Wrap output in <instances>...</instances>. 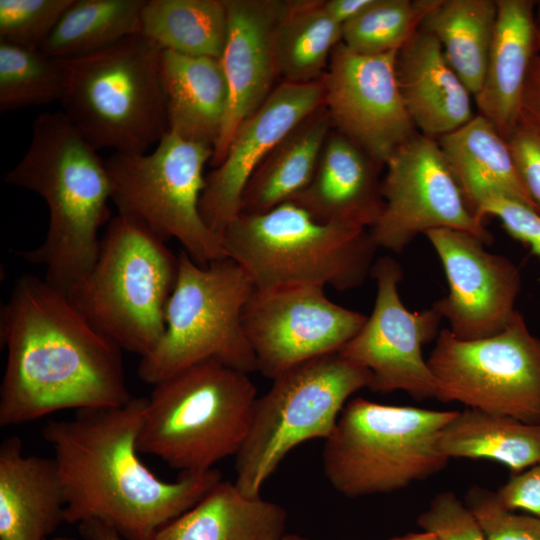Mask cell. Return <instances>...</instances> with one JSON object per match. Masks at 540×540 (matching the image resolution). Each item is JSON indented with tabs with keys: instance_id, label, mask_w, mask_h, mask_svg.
Here are the masks:
<instances>
[{
	"instance_id": "obj_1",
	"label": "cell",
	"mask_w": 540,
	"mask_h": 540,
	"mask_svg": "<svg viewBox=\"0 0 540 540\" xmlns=\"http://www.w3.org/2000/svg\"><path fill=\"white\" fill-rule=\"evenodd\" d=\"M0 340L7 350L2 427L65 409L116 407L132 398L123 350L46 280H17L0 310Z\"/></svg>"
},
{
	"instance_id": "obj_2",
	"label": "cell",
	"mask_w": 540,
	"mask_h": 540,
	"mask_svg": "<svg viewBox=\"0 0 540 540\" xmlns=\"http://www.w3.org/2000/svg\"><path fill=\"white\" fill-rule=\"evenodd\" d=\"M146 402L147 397H132L45 425L42 435L64 486L65 522L98 520L124 540H153L222 480L214 468L167 482L144 465L137 439Z\"/></svg>"
},
{
	"instance_id": "obj_3",
	"label": "cell",
	"mask_w": 540,
	"mask_h": 540,
	"mask_svg": "<svg viewBox=\"0 0 540 540\" xmlns=\"http://www.w3.org/2000/svg\"><path fill=\"white\" fill-rule=\"evenodd\" d=\"M3 181L37 193L46 202L44 242L21 256L43 265L45 280L66 294L98 257V231L109 218L112 197L105 160L62 111L45 112L34 120L27 151Z\"/></svg>"
},
{
	"instance_id": "obj_4",
	"label": "cell",
	"mask_w": 540,
	"mask_h": 540,
	"mask_svg": "<svg viewBox=\"0 0 540 540\" xmlns=\"http://www.w3.org/2000/svg\"><path fill=\"white\" fill-rule=\"evenodd\" d=\"M221 241L225 255L243 268L256 291L356 288L371 273L378 248L369 229L319 222L293 201L262 213H240Z\"/></svg>"
},
{
	"instance_id": "obj_5",
	"label": "cell",
	"mask_w": 540,
	"mask_h": 540,
	"mask_svg": "<svg viewBox=\"0 0 540 540\" xmlns=\"http://www.w3.org/2000/svg\"><path fill=\"white\" fill-rule=\"evenodd\" d=\"M153 386L137 439L139 453L160 458L180 474L212 470L238 453L258 398L248 373L206 360Z\"/></svg>"
},
{
	"instance_id": "obj_6",
	"label": "cell",
	"mask_w": 540,
	"mask_h": 540,
	"mask_svg": "<svg viewBox=\"0 0 540 540\" xmlns=\"http://www.w3.org/2000/svg\"><path fill=\"white\" fill-rule=\"evenodd\" d=\"M160 54L159 47L137 33L105 49L63 59L62 112L96 151L146 153L168 133Z\"/></svg>"
},
{
	"instance_id": "obj_7",
	"label": "cell",
	"mask_w": 540,
	"mask_h": 540,
	"mask_svg": "<svg viewBox=\"0 0 540 540\" xmlns=\"http://www.w3.org/2000/svg\"><path fill=\"white\" fill-rule=\"evenodd\" d=\"M165 240L118 213L101 238L96 262L67 293L72 304L122 350L143 357L165 329L178 255Z\"/></svg>"
},
{
	"instance_id": "obj_8",
	"label": "cell",
	"mask_w": 540,
	"mask_h": 540,
	"mask_svg": "<svg viewBox=\"0 0 540 540\" xmlns=\"http://www.w3.org/2000/svg\"><path fill=\"white\" fill-rule=\"evenodd\" d=\"M456 411L395 406L361 397L346 403L322 450L324 475L348 498L392 493L443 470L438 437Z\"/></svg>"
},
{
	"instance_id": "obj_9",
	"label": "cell",
	"mask_w": 540,
	"mask_h": 540,
	"mask_svg": "<svg viewBox=\"0 0 540 540\" xmlns=\"http://www.w3.org/2000/svg\"><path fill=\"white\" fill-rule=\"evenodd\" d=\"M254 286L229 257L201 266L184 250L165 309V329L154 349L141 357L138 376L155 385L193 364L216 360L248 374L257 371L243 327Z\"/></svg>"
},
{
	"instance_id": "obj_10",
	"label": "cell",
	"mask_w": 540,
	"mask_h": 540,
	"mask_svg": "<svg viewBox=\"0 0 540 540\" xmlns=\"http://www.w3.org/2000/svg\"><path fill=\"white\" fill-rule=\"evenodd\" d=\"M258 397L248 434L235 455V485L261 495L266 480L287 454L312 439H326L347 400L369 388L370 372L339 352L291 367Z\"/></svg>"
},
{
	"instance_id": "obj_11",
	"label": "cell",
	"mask_w": 540,
	"mask_h": 540,
	"mask_svg": "<svg viewBox=\"0 0 540 540\" xmlns=\"http://www.w3.org/2000/svg\"><path fill=\"white\" fill-rule=\"evenodd\" d=\"M212 156L211 146L168 131L150 152H115L105 160L119 213L165 241L176 239L201 266L226 257L221 237L200 213L203 171Z\"/></svg>"
},
{
	"instance_id": "obj_12",
	"label": "cell",
	"mask_w": 540,
	"mask_h": 540,
	"mask_svg": "<svg viewBox=\"0 0 540 540\" xmlns=\"http://www.w3.org/2000/svg\"><path fill=\"white\" fill-rule=\"evenodd\" d=\"M427 363L437 400L540 424V339L518 311L500 333L482 339L442 329Z\"/></svg>"
},
{
	"instance_id": "obj_13",
	"label": "cell",
	"mask_w": 540,
	"mask_h": 540,
	"mask_svg": "<svg viewBox=\"0 0 540 540\" xmlns=\"http://www.w3.org/2000/svg\"><path fill=\"white\" fill-rule=\"evenodd\" d=\"M382 211L369 229L377 247L401 252L419 234L449 228L484 243L490 233L468 205L437 140L417 133L385 163Z\"/></svg>"
},
{
	"instance_id": "obj_14",
	"label": "cell",
	"mask_w": 540,
	"mask_h": 540,
	"mask_svg": "<svg viewBox=\"0 0 540 540\" xmlns=\"http://www.w3.org/2000/svg\"><path fill=\"white\" fill-rule=\"evenodd\" d=\"M371 274L377 285L372 313L339 353L370 372L372 392L436 398L438 384L422 348L437 338L442 318L432 308L411 312L404 306L398 290L402 269L393 258H379Z\"/></svg>"
},
{
	"instance_id": "obj_15",
	"label": "cell",
	"mask_w": 540,
	"mask_h": 540,
	"mask_svg": "<svg viewBox=\"0 0 540 540\" xmlns=\"http://www.w3.org/2000/svg\"><path fill=\"white\" fill-rule=\"evenodd\" d=\"M366 319L331 301L319 286L254 290L242 317L257 371L271 379L305 361L338 353Z\"/></svg>"
},
{
	"instance_id": "obj_16",
	"label": "cell",
	"mask_w": 540,
	"mask_h": 540,
	"mask_svg": "<svg viewBox=\"0 0 540 540\" xmlns=\"http://www.w3.org/2000/svg\"><path fill=\"white\" fill-rule=\"evenodd\" d=\"M397 52L362 55L340 42L322 78L333 128L381 166L419 133L399 91Z\"/></svg>"
},
{
	"instance_id": "obj_17",
	"label": "cell",
	"mask_w": 540,
	"mask_h": 540,
	"mask_svg": "<svg viewBox=\"0 0 540 540\" xmlns=\"http://www.w3.org/2000/svg\"><path fill=\"white\" fill-rule=\"evenodd\" d=\"M443 265L448 294L432 309L447 319L458 339L500 333L511 321L521 287L519 269L508 258L485 250L477 236L440 228L425 233Z\"/></svg>"
},
{
	"instance_id": "obj_18",
	"label": "cell",
	"mask_w": 540,
	"mask_h": 540,
	"mask_svg": "<svg viewBox=\"0 0 540 540\" xmlns=\"http://www.w3.org/2000/svg\"><path fill=\"white\" fill-rule=\"evenodd\" d=\"M324 105L322 79L283 82L234 132L219 166L205 177L200 213L221 237L241 213L244 189L259 165L299 124Z\"/></svg>"
},
{
	"instance_id": "obj_19",
	"label": "cell",
	"mask_w": 540,
	"mask_h": 540,
	"mask_svg": "<svg viewBox=\"0 0 540 540\" xmlns=\"http://www.w3.org/2000/svg\"><path fill=\"white\" fill-rule=\"evenodd\" d=\"M286 1L226 0L228 33L220 58L228 87V104L210 165L225 157L239 125L254 113L274 90L279 77L276 30Z\"/></svg>"
},
{
	"instance_id": "obj_20",
	"label": "cell",
	"mask_w": 540,
	"mask_h": 540,
	"mask_svg": "<svg viewBox=\"0 0 540 540\" xmlns=\"http://www.w3.org/2000/svg\"><path fill=\"white\" fill-rule=\"evenodd\" d=\"M381 168L333 128L310 183L292 201L319 222L370 229L383 208L378 180Z\"/></svg>"
},
{
	"instance_id": "obj_21",
	"label": "cell",
	"mask_w": 540,
	"mask_h": 540,
	"mask_svg": "<svg viewBox=\"0 0 540 540\" xmlns=\"http://www.w3.org/2000/svg\"><path fill=\"white\" fill-rule=\"evenodd\" d=\"M395 69L404 105L420 134L437 140L474 117L471 93L432 35L418 29L398 50Z\"/></svg>"
},
{
	"instance_id": "obj_22",
	"label": "cell",
	"mask_w": 540,
	"mask_h": 540,
	"mask_svg": "<svg viewBox=\"0 0 540 540\" xmlns=\"http://www.w3.org/2000/svg\"><path fill=\"white\" fill-rule=\"evenodd\" d=\"M66 498L54 458L25 455L19 437L0 445V540H47L65 522Z\"/></svg>"
},
{
	"instance_id": "obj_23",
	"label": "cell",
	"mask_w": 540,
	"mask_h": 540,
	"mask_svg": "<svg viewBox=\"0 0 540 540\" xmlns=\"http://www.w3.org/2000/svg\"><path fill=\"white\" fill-rule=\"evenodd\" d=\"M496 2L494 37L484 81L474 99L479 115L507 140L519 121L528 71L537 54L536 2Z\"/></svg>"
},
{
	"instance_id": "obj_24",
	"label": "cell",
	"mask_w": 540,
	"mask_h": 540,
	"mask_svg": "<svg viewBox=\"0 0 540 540\" xmlns=\"http://www.w3.org/2000/svg\"><path fill=\"white\" fill-rule=\"evenodd\" d=\"M160 75L169 131L214 149L228 104L220 59L161 50Z\"/></svg>"
},
{
	"instance_id": "obj_25",
	"label": "cell",
	"mask_w": 540,
	"mask_h": 540,
	"mask_svg": "<svg viewBox=\"0 0 540 540\" xmlns=\"http://www.w3.org/2000/svg\"><path fill=\"white\" fill-rule=\"evenodd\" d=\"M286 524L282 506L261 495L246 496L222 479L153 540H283Z\"/></svg>"
},
{
	"instance_id": "obj_26",
	"label": "cell",
	"mask_w": 540,
	"mask_h": 540,
	"mask_svg": "<svg viewBox=\"0 0 540 540\" xmlns=\"http://www.w3.org/2000/svg\"><path fill=\"white\" fill-rule=\"evenodd\" d=\"M437 142L472 211L481 197L497 193L540 213L522 182L507 141L487 119L478 114Z\"/></svg>"
},
{
	"instance_id": "obj_27",
	"label": "cell",
	"mask_w": 540,
	"mask_h": 540,
	"mask_svg": "<svg viewBox=\"0 0 540 540\" xmlns=\"http://www.w3.org/2000/svg\"><path fill=\"white\" fill-rule=\"evenodd\" d=\"M333 129L323 105L290 132L249 179L241 213H262L292 201L310 183Z\"/></svg>"
},
{
	"instance_id": "obj_28",
	"label": "cell",
	"mask_w": 540,
	"mask_h": 540,
	"mask_svg": "<svg viewBox=\"0 0 540 540\" xmlns=\"http://www.w3.org/2000/svg\"><path fill=\"white\" fill-rule=\"evenodd\" d=\"M438 448L449 459H490L518 473L540 462V424L466 407L442 428Z\"/></svg>"
},
{
	"instance_id": "obj_29",
	"label": "cell",
	"mask_w": 540,
	"mask_h": 540,
	"mask_svg": "<svg viewBox=\"0 0 540 540\" xmlns=\"http://www.w3.org/2000/svg\"><path fill=\"white\" fill-rule=\"evenodd\" d=\"M496 21V0H435L418 28L437 39L473 97L484 81Z\"/></svg>"
},
{
	"instance_id": "obj_30",
	"label": "cell",
	"mask_w": 540,
	"mask_h": 540,
	"mask_svg": "<svg viewBox=\"0 0 540 540\" xmlns=\"http://www.w3.org/2000/svg\"><path fill=\"white\" fill-rule=\"evenodd\" d=\"M140 33L161 50L220 59L228 33L226 0H146Z\"/></svg>"
},
{
	"instance_id": "obj_31",
	"label": "cell",
	"mask_w": 540,
	"mask_h": 540,
	"mask_svg": "<svg viewBox=\"0 0 540 540\" xmlns=\"http://www.w3.org/2000/svg\"><path fill=\"white\" fill-rule=\"evenodd\" d=\"M342 26L326 12L323 1H286L276 30V59L283 82L311 83L323 78Z\"/></svg>"
},
{
	"instance_id": "obj_32",
	"label": "cell",
	"mask_w": 540,
	"mask_h": 540,
	"mask_svg": "<svg viewBox=\"0 0 540 540\" xmlns=\"http://www.w3.org/2000/svg\"><path fill=\"white\" fill-rule=\"evenodd\" d=\"M145 1L73 0L40 50L68 59L110 47L140 33Z\"/></svg>"
},
{
	"instance_id": "obj_33",
	"label": "cell",
	"mask_w": 540,
	"mask_h": 540,
	"mask_svg": "<svg viewBox=\"0 0 540 540\" xmlns=\"http://www.w3.org/2000/svg\"><path fill=\"white\" fill-rule=\"evenodd\" d=\"M66 83L63 59L0 41V112L60 101Z\"/></svg>"
},
{
	"instance_id": "obj_34",
	"label": "cell",
	"mask_w": 540,
	"mask_h": 540,
	"mask_svg": "<svg viewBox=\"0 0 540 540\" xmlns=\"http://www.w3.org/2000/svg\"><path fill=\"white\" fill-rule=\"evenodd\" d=\"M435 0H372L342 26V43L362 55L398 51L418 30Z\"/></svg>"
},
{
	"instance_id": "obj_35",
	"label": "cell",
	"mask_w": 540,
	"mask_h": 540,
	"mask_svg": "<svg viewBox=\"0 0 540 540\" xmlns=\"http://www.w3.org/2000/svg\"><path fill=\"white\" fill-rule=\"evenodd\" d=\"M73 0H0V41L40 49Z\"/></svg>"
},
{
	"instance_id": "obj_36",
	"label": "cell",
	"mask_w": 540,
	"mask_h": 540,
	"mask_svg": "<svg viewBox=\"0 0 540 540\" xmlns=\"http://www.w3.org/2000/svg\"><path fill=\"white\" fill-rule=\"evenodd\" d=\"M464 503L478 521L486 540H540V518L507 509L496 492L470 487Z\"/></svg>"
},
{
	"instance_id": "obj_37",
	"label": "cell",
	"mask_w": 540,
	"mask_h": 540,
	"mask_svg": "<svg viewBox=\"0 0 540 540\" xmlns=\"http://www.w3.org/2000/svg\"><path fill=\"white\" fill-rule=\"evenodd\" d=\"M417 524L437 540H486L473 513L451 491L435 495Z\"/></svg>"
},
{
	"instance_id": "obj_38",
	"label": "cell",
	"mask_w": 540,
	"mask_h": 540,
	"mask_svg": "<svg viewBox=\"0 0 540 540\" xmlns=\"http://www.w3.org/2000/svg\"><path fill=\"white\" fill-rule=\"evenodd\" d=\"M473 211L482 220L487 215L496 216L513 238L528 244L533 253L540 255L539 212L497 193L480 198L474 204Z\"/></svg>"
},
{
	"instance_id": "obj_39",
	"label": "cell",
	"mask_w": 540,
	"mask_h": 540,
	"mask_svg": "<svg viewBox=\"0 0 540 540\" xmlns=\"http://www.w3.org/2000/svg\"><path fill=\"white\" fill-rule=\"evenodd\" d=\"M506 141L523 184L540 208V127L520 117Z\"/></svg>"
},
{
	"instance_id": "obj_40",
	"label": "cell",
	"mask_w": 540,
	"mask_h": 540,
	"mask_svg": "<svg viewBox=\"0 0 540 540\" xmlns=\"http://www.w3.org/2000/svg\"><path fill=\"white\" fill-rule=\"evenodd\" d=\"M496 495L507 509L524 510L540 518V462L513 473Z\"/></svg>"
},
{
	"instance_id": "obj_41",
	"label": "cell",
	"mask_w": 540,
	"mask_h": 540,
	"mask_svg": "<svg viewBox=\"0 0 540 540\" xmlns=\"http://www.w3.org/2000/svg\"><path fill=\"white\" fill-rule=\"evenodd\" d=\"M520 117L540 127V56L530 65L522 98Z\"/></svg>"
},
{
	"instance_id": "obj_42",
	"label": "cell",
	"mask_w": 540,
	"mask_h": 540,
	"mask_svg": "<svg viewBox=\"0 0 540 540\" xmlns=\"http://www.w3.org/2000/svg\"><path fill=\"white\" fill-rule=\"evenodd\" d=\"M372 0H327L324 8L330 17L343 26L359 15L371 4Z\"/></svg>"
},
{
	"instance_id": "obj_43",
	"label": "cell",
	"mask_w": 540,
	"mask_h": 540,
	"mask_svg": "<svg viewBox=\"0 0 540 540\" xmlns=\"http://www.w3.org/2000/svg\"><path fill=\"white\" fill-rule=\"evenodd\" d=\"M79 530L87 540H124L116 530L98 520L80 523Z\"/></svg>"
},
{
	"instance_id": "obj_44",
	"label": "cell",
	"mask_w": 540,
	"mask_h": 540,
	"mask_svg": "<svg viewBox=\"0 0 540 540\" xmlns=\"http://www.w3.org/2000/svg\"><path fill=\"white\" fill-rule=\"evenodd\" d=\"M283 540H309L297 534H286ZM389 540H437L434 535L428 532L407 533L401 536L393 537Z\"/></svg>"
},
{
	"instance_id": "obj_45",
	"label": "cell",
	"mask_w": 540,
	"mask_h": 540,
	"mask_svg": "<svg viewBox=\"0 0 540 540\" xmlns=\"http://www.w3.org/2000/svg\"><path fill=\"white\" fill-rule=\"evenodd\" d=\"M535 20L537 29V54L540 56V1L536 2Z\"/></svg>"
},
{
	"instance_id": "obj_46",
	"label": "cell",
	"mask_w": 540,
	"mask_h": 540,
	"mask_svg": "<svg viewBox=\"0 0 540 540\" xmlns=\"http://www.w3.org/2000/svg\"><path fill=\"white\" fill-rule=\"evenodd\" d=\"M47 540H76V539L71 538V537H53V538H49Z\"/></svg>"
}]
</instances>
